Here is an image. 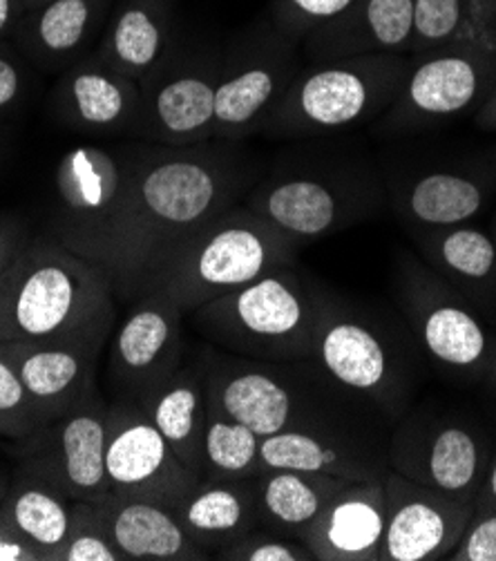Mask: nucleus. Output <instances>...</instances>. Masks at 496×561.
Wrapping results in <instances>:
<instances>
[{
	"mask_svg": "<svg viewBox=\"0 0 496 561\" xmlns=\"http://www.w3.org/2000/svg\"><path fill=\"white\" fill-rule=\"evenodd\" d=\"M231 144L126 146L128 202L115 296L128 302L139 298L165 255L206 221L246 199L255 165Z\"/></svg>",
	"mask_w": 496,
	"mask_h": 561,
	"instance_id": "f257e3e1",
	"label": "nucleus"
},
{
	"mask_svg": "<svg viewBox=\"0 0 496 561\" xmlns=\"http://www.w3.org/2000/svg\"><path fill=\"white\" fill-rule=\"evenodd\" d=\"M296 251L298 244L270 229L246 204H235L165 255L143 294L161 291L191 313L273 268L296 264Z\"/></svg>",
	"mask_w": 496,
	"mask_h": 561,
	"instance_id": "f03ea898",
	"label": "nucleus"
},
{
	"mask_svg": "<svg viewBox=\"0 0 496 561\" xmlns=\"http://www.w3.org/2000/svg\"><path fill=\"white\" fill-rule=\"evenodd\" d=\"M322 309L287 264L191 313L201 335L224 352L268 363H311Z\"/></svg>",
	"mask_w": 496,
	"mask_h": 561,
	"instance_id": "7ed1b4c3",
	"label": "nucleus"
},
{
	"mask_svg": "<svg viewBox=\"0 0 496 561\" xmlns=\"http://www.w3.org/2000/svg\"><path fill=\"white\" fill-rule=\"evenodd\" d=\"M115 298L109 273L66 249L57 238L32 236L0 279V343L57 335Z\"/></svg>",
	"mask_w": 496,
	"mask_h": 561,
	"instance_id": "20e7f679",
	"label": "nucleus"
},
{
	"mask_svg": "<svg viewBox=\"0 0 496 561\" xmlns=\"http://www.w3.org/2000/svg\"><path fill=\"white\" fill-rule=\"evenodd\" d=\"M412 54H376L309 64L293 79L262 133L304 137L358 126L399 99Z\"/></svg>",
	"mask_w": 496,
	"mask_h": 561,
	"instance_id": "39448f33",
	"label": "nucleus"
},
{
	"mask_svg": "<svg viewBox=\"0 0 496 561\" xmlns=\"http://www.w3.org/2000/svg\"><path fill=\"white\" fill-rule=\"evenodd\" d=\"M289 365L206 354V403L259 438L285 430L347 432L322 376Z\"/></svg>",
	"mask_w": 496,
	"mask_h": 561,
	"instance_id": "423d86ee",
	"label": "nucleus"
},
{
	"mask_svg": "<svg viewBox=\"0 0 496 561\" xmlns=\"http://www.w3.org/2000/svg\"><path fill=\"white\" fill-rule=\"evenodd\" d=\"M128 202V152L122 148L77 146L54 173L51 238L74 255L105 268L119 264Z\"/></svg>",
	"mask_w": 496,
	"mask_h": 561,
	"instance_id": "0eeeda50",
	"label": "nucleus"
},
{
	"mask_svg": "<svg viewBox=\"0 0 496 561\" xmlns=\"http://www.w3.org/2000/svg\"><path fill=\"white\" fill-rule=\"evenodd\" d=\"M302 70L300 43L287 38L270 21L222 49L215 94V139L240 141L264 130Z\"/></svg>",
	"mask_w": 496,
	"mask_h": 561,
	"instance_id": "6e6552de",
	"label": "nucleus"
},
{
	"mask_svg": "<svg viewBox=\"0 0 496 561\" xmlns=\"http://www.w3.org/2000/svg\"><path fill=\"white\" fill-rule=\"evenodd\" d=\"M115 324L117 305L109 298L85 320L49 339L0 343L45 425L96 389V369Z\"/></svg>",
	"mask_w": 496,
	"mask_h": 561,
	"instance_id": "1a4fd4ad",
	"label": "nucleus"
},
{
	"mask_svg": "<svg viewBox=\"0 0 496 561\" xmlns=\"http://www.w3.org/2000/svg\"><path fill=\"white\" fill-rule=\"evenodd\" d=\"M222 49L175 47L143 83L137 137L161 146H193L215 139V94Z\"/></svg>",
	"mask_w": 496,
	"mask_h": 561,
	"instance_id": "9d476101",
	"label": "nucleus"
},
{
	"mask_svg": "<svg viewBox=\"0 0 496 561\" xmlns=\"http://www.w3.org/2000/svg\"><path fill=\"white\" fill-rule=\"evenodd\" d=\"M184 311L161 291L130 300L107 343L109 401L143 405L182 367Z\"/></svg>",
	"mask_w": 496,
	"mask_h": 561,
	"instance_id": "9b49d317",
	"label": "nucleus"
},
{
	"mask_svg": "<svg viewBox=\"0 0 496 561\" xmlns=\"http://www.w3.org/2000/svg\"><path fill=\"white\" fill-rule=\"evenodd\" d=\"M105 470L109 492L150 499L169 508L201 481L132 401H109Z\"/></svg>",
	"mask_w": 496,
	"mask_h": 561,
	"instance_id": "f8f14e48",
	"label": "nucleus"
},
{
	"mask_svg": "<svg viewBox=\"0 0 496 561\" xmlns=\"http://www.w3.org/2000/svg\"><path fill=\"white\" fill-rule=\"evenodd\" d=\"M107 414L109 401L96 387L61 419L16 443V455L59 483L74 501H96L109 494L105 470Z\"/></svg>",
	"mask_w": 496,
	"mask_h": 561,
	"instance_id": "ddd939ff",
	"label": "nucleus"
},
{
	"mask_svg": "<svg viewBox=\"0 0 496 561\" xmlns=\"http://www.w3.org/2000/svg\"><path fill=\"white\" fill-rule=\"evenodd\" d=\"M371 195L356 182L328 173L275 175L251 188L244 204L293 244L336 233L356 221Z\"/></svg>",
	"mask_w": 496,
	"mask_h": 561,
	"instance_id": "4468645a",
	"label": "nucleus"
},
{
	"mask_svg": "<svg viewBox=\"0 0 496 561\" xmlns=\"http://www.w3.org/2000/svg\"><path fill=\"white\" fill-rule=\"evenodd\" d=\"M382 561H431L446 557L461 541L472 517L470 501L407 479L401 472L384 477Z\"/></svg>",
	"mask_w": 496,
	"mask_h": 561,
	"instance_id": "2eb2a0df",
	"label": "nucleus"
},
{
	"mask_svg": "<svg viewBox=\"0 0 496 561\" xmlns=\"http://www.w3.org/2000/svg\"><path fill=\"white\" fill-rule=\"evenodd\" d=\"M487 51L448 47L412 54L405 85L390 107L388 126L396 130L427 128L468 110L483 92Z\"/></svg>",
	"mask_w": 496,
	"mask_h": 561,
	"instance_id": "dca6fc26",
	"label": "nucleus"
},
{
	"mask_svg": "<svg viewBox=\"0 0 496 561\" xmlns=\"http://www.w3.org/2000/svg\"><path fill=\"white\" fill-rule=\"evenodd\" d=\"M139 107V83L107 66L94 49L61 72L51 90L54 115L77 133L132 135Z\"/></svg>",
	"mask_w": 496,
	"mask_h": 561,
	"instance_id": "f3484780",
	"label": "nucleus"
},
{
	"mask_svg": "<svg viewBox=\"0 0 496 561\" xmlns=\"http://www.w3.org/2000/svg\"><path fill=\"white\" fill-rule=\"evenodd\" d=\"M113 5L115 0H43L23 14L12 41L34 68L61 75L96 47Z\"/></svg>",
	"mask_w": 496,
	"mask_h": 561,
	"instance_id": "a211bd4d",
	"label": "nucleus"
},
{
	"mask_svg": "<svg viewBox=\"0 0 496 561\" xmlns=\"http://www.w3.org/2000/svg\"><path fill=\"white\" fill-rule=\"evenodd\" d=\"M414 0H356L341 16L315 27L302 43L309 64L376 54H410Z\"/></svg>",
	"mask_w": 496,
	"mask_h": 561,
	"instance_id": "6ab92c4d",
	"label": "nucleus"
},
{
	"mask_svg": "<svg viewBox=\"0 0 496 561\" xmlns=\"http://www.w3.org/2000/svg\"><path fill=\"white\" fill-rule=\"evenodd\" d=\"M94 503L96 517L124 561H204L210 559L163 503L109 492Z\"/></svg>",
	"mask_w": 496,
	"mask_h": 561,
	"instance_id": "aec40b11",
	"label": "nucleus"
},
{
	"mask_svg": "<svg viewBox=\"0 0 496 561\" xmlns=\"http://www.w3.org/2000/svg\"><path fill=\"white\" fill-rule=\"evenodd\" d=\"M388 496L382 481L349 483L300 535L320 561H376L384 535Z\"/></svg>",
	"mask_w": 496,
	"mask_h": 561,
	"instance_id": "412c9836",
	"label": "nucleus"
},
{
	"mask_svg": "<svg viewBox=\"0 0 496 561\" xmlns=\"http://www.w3.org/2000/svg\"><path fill=\"white\" fill-rule=\"evenodd\" d=\"M175 47L171 0H115L94 51L107 66L143 85Z\"/></svg>",
	"mask_w": 496,
	"mask_h": 561,
	"instance_id": "4be33fe9",
	"label": "nucleus"
},
{
	"mask_svg": "<svg viewBox=\"0 0 496 561\" xmlns=\"http://www.w3.org/2000/svg\"><path fill=\"white\" fill-rule=\"evenodd\" d=\"M311 363L349 394L369 399L388 391L394 378L390 354L373 329L326 305L318 322Z\"/></svg>",
	"mask_w": 496,
	"mask_h": 561,
	"instance_id": "5701e85b",
	"label": "nucleus"
},
{
	"mask_svg": "<svg viewBox=\"0 0 496 561\" xmlns=\"http://www.w3.org/2000/svg\"><path fill=\"white\" fill-rule=\"evenodd\" d=\"M298 470L338 477L345 481H382L373 450L351 432L285 430L259 440V472ZM257 472V474H259Z\"/></svg>",
	"mask_w": 496,
	"mask_h": 561,
	"instance_id": "b1692460",
	"label": "nucleus"
},
{
	"mask_svg": "<svg viewBox=\"0 0 496 561\" xmlns=\"http://www.w3.org/2000/svg\"><path fill=\"white\" fill-rule=\"evenodd\" d=\"M74 499L41 470L21 461L0 501V515L43 557L57 561L74 517Z\"/></svg>",
	"mask_w": 496,
	"mask_h": 561,
	"instance_id": "393cba45",
	"label": "nucleus"
},
{
	"mask_svg": "<svg viewBox=\"0 0 496 561\" xmlns=\"http://www.w3.org/2000/svg\"><path fill=\"white\" fill-rule=\"evenodd\" d=\"M188 537L210 559L259 526L251 479H204L173 508Z\"/></svg>",
	"mask_w": 496,
	"mask_h": 561,
	"instance_id": "a878e982",
	"label": "nucleus"
},
{
	"mask_svg": "<svg viewBox=\"0 0 496 561\" xmlns=\"http://www.w3.org/2000/svg\"><path fill=\"white\" fill-rule=\"evenodd\" d=\"M175 455L204 477L206 430V356L182 365L141 405Z\"/></svg>",
	"mask_w": 496,
	"mask_h": 561,
	"instance_id": "bb28decb",
	"label": "nucleus"
},
{
	"mask_svg": "<svg viewBox=\"0 0 496 561\" xmlns=\"http://www.w3.org/2000/svg\"><path fill=\"white\" fill-rule=\"evenodd\" d=\"M349 483L318 472L264 470L253 477L259 528L300 539Z\"/></svg>",
	"mask_w": 496,
	"mask_h": 561,
	"instance_id": "cd10ccee",
	"label": "nucleus"
},
{
	"mask_svg": "<svg viewBox=\"0 0 496 561\" xmlns=\"http://www.w3.org/2000/svg\"><path fill=\"white\" fill-rule=\"evenodd\" d=\"M448 47L496 49L487 0H414L410 54Z\"/></svg>",
	"mask_w": 496,
	"mask_h": 561,
	"instance_id": "c85d7f7f",
	"label": "nucleus"
},
{
	"mask_svg": "<svg viewBox=\"0 0 496 561\" xmlns=\"http://www.w3.org/2000/svg\"><path fill=\"white\" fill-rule=\"evenodd\" d=\"M478 474V445L463 427H440L420 453L414 481L463 496Z\"/></svg>",
	"mask_w": 496,
	"mask_h": 561,
	"instance_id": "c756f323",
	"label": "nucleus"
},
{
	"mask_svg": "<svg viewBox=\"0 0 496 561\" xmlns=\"http://www.w3.org/2000/svg\"><path fill=\"white\" fill-rule=\"evenodd\" d=\"M483 204L476 182L457 173H429L412 184L405 195L410 215L427 227L448 229L472 219Z\"/></svg>",
	"mask_w": 496,
	"mask_h": 561,
	"instance_id": "7c9ffc66",
	"label": "nucleus"
},
{
	"mask_svg": "<svg viewBox=\"0 0 496 561\" xmlns=\"http://www.w3.org/2000/svg\"><path fill=\"white\" fill-rule=\"evenodd\" d=\"M259 436L206 403L204 479H251L259 472Z\"/></svg>",
	"mask_w": 496,
	"mask_h": 561,
	"instance_id": "2f4dec72",
	"label": "nucleus"
},
{
	"mask_svg": "<svg viewBox=\"0 0 496 561\" xmlns=\"http://www.w3.org/2000/svg\"><path fill=\"white\" fill-rule=\"evenodd\" d=\"M423 343L434 358L454 367L474 365L485 352L481 324L454 305H436L420 320Z\"/></svg>",
	"mask_w": 496,
	"mask_h": 561,
	"instance_id": "473e14b6",
	"label": "nucleus"
},
{
	"mask_svg": "<svg viewBox=\"0 0 496 561\" xmlns=\"http://www.w3.org/2000/svg\"><path fill=\"white\" fill-rule=\"evenodd\" d=\"M45 427L16 365L0 350V438L23 443Z\"/></svg>",
	"mask_w": 496,
	"mask_h": 561,
	"instance_id": "72a5a7b5",
	"label": "nucleus"
},
{
	"mask_svg": "<svg viewBox=\"0 0 496 561\" xmlns=\"http://www.w3.org/2000/svg\"><path fill=\"white\" fill-rule=\"evenodd\" d=\"M356 0H270L268 21L287 38L302 43L315 27L341 16Z\"/></svg>",
	"mask_w": 496,
	"mask_h": 561,
	"instance_id": "f704fd0d",
	"label": "nucleus"
},
{
	"mask_svg": "<svg viewBox=\"0 0 496 561\" xmlns=\"http://www.w3.org/2000/svg\"><path fill=\"white\" fill-rule=\"evenodd\" d=\"M57 561H124L122 552L103 530L92 501L74 503L72 530Z\"/></svg>",
	"mask_w": 496,
	"mask_h": 561,
	"instance_id": "c9c22d12",
	"label": "nucleus"
},
{
	"mask_svg": "<svg viewBox=\"0 0 496 561\" xmlns=\"http://www.w3.org/2000/svg\"><path fill=\"white\" fill-rule=\"evenodd\" d=\"M436 255L448 268L463 277H485L494 262L496 251L487 236L474 229H452L436 240Z\"/></svg>",
	"mask_w": 496,
	"mask_h": 561,
	"instance_id": "e433bc0d",
	"label": "nucleus"
},
{
	"mask_svg": "<svg viewBox=\"0 0 496 561\" xmlns=\"http://www.w3.org/2000/svg\"><path fill=\"white\" fill-rule=\"evenodd\" d=\"M212 559L227 561H313V552L296 537L255 528L219 550Z\"/></svg>",
	"mask_w": 496,
	"mask_h": 561,
	"instance_id": "4c0bfd02",
	"label": "nucleus"
},
{
	"mask_svg": "<svg viewBox=\"0 0 496 561\" xmlns=\"http://www.w3.org/2000/svg\"><path fill=\"white\" fill-rule=\"evenodd\" d=\"M30 66L14 41L0 43V122L14 115L27 96Z\"/></svg>",
	"mask_w": 496,
	"mask_h": 561,
	"instance_id": "58836bf2",
	"label": "nucleus"
},
{
	"mask_svg": "<svg viewBox=\"0 0 496 561\" xmlns=\"http://www.w3.org/2000/svg\"><path fill=\"white\" fill-rule=\"evenodd\" d=\"M450 559L457 561H496V517L478 522L452 548Z\"/></svg>",
	"mask_w": 496,
	"mask_h": 561,
	"instance_id": "ea45409f",
	"label": "nucleus"
},
{
	"mask_svg": "<svg viewBox=\"0 0 496 561\" xmlns=\"http://www.w3.org/2000/svg\"><path fill=\"white\" fill-rule=\"evenodd\" d=\"M30 240L32 233L21 217L0 210V279L14 266Z\"/></svg>",
	"mask_w": 496,
	"mask_h": 561,
	"instance_id": "a19ab883",
	"label": "nucleus"
},
{
	"mask_svg": "<svg viewBox=\"0 0 496 561\" xmlns=\"http://www.w3.org/2000/svg\"><path fill=\"white\" fill-rule=\"evenodd\" d=\"M0 561H43V557L0 515Z\"/></svg>",
	"mask_w": 496,
	"mask_h": 561,
	"instance_id": "79ce46f5",
	"label": "nucleus"
},
{
	"mask_svg": "<svg viewBox=\"0 0 496 561\" xmlns=\"http://www.w3.org/2000/svg\"><path fill=\"white\" fill-rule=\"evenodd\" d=\"M25 0H0V43L12 41L16 34V27L27 12Z\"/></svg>",
	"mask_w": 496,
	"mask_h": 561,
	"instance_id": "37998d69",
	"label": "nucleus"
},
{
	"mask_svg": "<svg viewBox=\"0 0 496 561\" xmlns=\"http://www.w3.org/2000/svg\"><path fill=\"white\" fill-rule=\"evenodd\" d=\"M483 122H496V94L492 96V101L487 103V107L483 112Z\"/></svg>",
	"mask_w": 496,
	"mask_h": 561,
	"instance_id": "c03bdc74",
	"label": "nucleus"
},
{
	"mask_svg": "<svg viewBox=\"0 0 496 561\" xmlns=\"http://www.w3.org/2000/svg\"><path fill=\"white\" fill-rule=\"evenodd\" d=\"M8 488H10V477L3 470H0V501H3Z\"/></svg>",
	"mask_w": 496,
	"mask_h": 561,
	"instance_id": "a18cd8bd",
	"label": "nucleus"
},
{
	"mask_svg": "<svg viewBox=\"0 0 496 561\" xmlns=\"http://www.w3.org/2000/svg\"><path fill=\"white\" fill-rule=\"evenodd\" d=\"M489 490H492V494H494V499H496V466H494L492 477H489Z\"/></svg>",
	"mask_w": 496,
	"mask_h": 561,
	"instance_id": "49530a36",
	"label": "nucleus"
},
{
	"mask_svg": "<svg viewBox=\"0 0 496 561\" xmlns=\"http://www.w3.org/2000/svg\"><path fill=\"white\" fill-rule=\"evenodd\" d=\"M487 5H489V12H492V21L496 23V0H487Z\"/></svg>",
	"mask_w": 496,
	"mask_h": 561,
	"instance_id": "de8ad7c7",
	"label": "nucleus"
},
{
	"mask_svg": "<svg viewBox=\"0 0 496 561\" xmlns=\"http://www.w3.org/2000/svg\"><path fill=\"white\" fill-rule=\"evenodd\" d=\"M27 3V8H32V5H38V3H43V0H25Z\"/></svg>",
	"mask_w": 496,
	"mask_h": 561,
	"instance_id": "09e8293b",
	"label": "nucleus"
},
{
	"mask_svg": "<svg viewBox=\"0 0 496 561\" xmlns=\"http://www.w3.org/2000/svg\"><path fill=\"white\" fill-rule=\"evenodd\" d=\"M0 443H3V438H0Z\"/></svg>",
	"mask_w": 496,
	"mask_h": 561,
	"instance_id": "8fccbe9b",
	"label": "nucleus"
},
{
	"mask_svg": "<svg viewBox=\"0 0 496 561\" xmlns=\"http://www.w3.org/2000/svg\"><path fill=\"white\" fill-rule=\"evenodd\" d=\"M0 146H3V144H0Z\"/></svg>",
	"mask_w": 496,
	"mask_h": 561,
	"instance_id": "3c124183",
	"label": "nucleus"
}]
</instances>
